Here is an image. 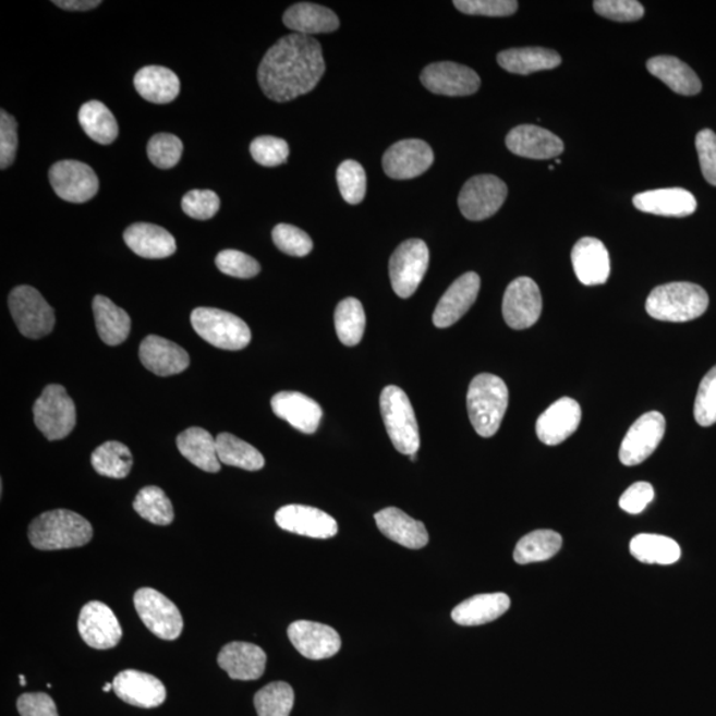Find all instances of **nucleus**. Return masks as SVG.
<instances>
[{"mask_svg": "<svg viewBox=\"0 0 716 716\" xmlns=\"http://www.w3.org/2000/svg\"><path fill=\"white\" fill-rule=\"evenodd\" d=\"M52 3L66 11H89L101 4L100 0H54Z\"/></svg>", "mask_w": 716, "mask_h": 716, "instance_id": "nucleus-59", "label": "nucleus"}, {"mask_svg": "<svg viewBox=\"0 0 716 716\" xmlns=\"http://www.w3.org/2000/svg\"><path fill=\"white\" fill-rule=\"evenodd\" d=\"M113 689V683H106L104 684L102 690L106 691V693H109L110 690Z\"/></svg>", "mask_w": 716, "mask_h": 716, "instance_id": "nucleus-60", "label": "nucleus"}, {"mask_svg": "<svg viewBox=\"0 0 716 716\" xmlns=\"http://www.w3.org/2000/svg\"><path fill=\"white\" fill-rule=\"evenodd\" d=\"M77 628L85 644L99 651L118 646L122 639L118 617L108 605L100 602L84 605L80 611Z\"/></svg>", "mask_w": 716, "mask_h": 716, "instance_id": "nucleus-17", "label": "nucleus"}, {"mask_svg": "<svg viewBox=\"0 0 716 716\" xmlns=\"http://www.w3.org/2000/svg\"><path fill=\"white\" fill-rule=\"evenodd\" d=\"M177 448L189 462L206 473H218L220 470L217 439L205 428L190 427L182 432L177 438Z\"/></svg>", "mask_w": 716, "mask_h": 716, "instance_id": "nucleus-34", "label": "nucleus"}, {"mask_svg": "<svg viewBox=\"0 0 716 716\" xmlns=\"http://www.w3.org/2000/svg\"><path fill=\"white\" fill-rule=\"evenodd\" d=\"M217 450L220 463L228 464V466L247 471H259L265 468V458L262 452L230 433L219 434Z\"/></svg>", "mask_w": 716, "mask_h": 716, "instance_id": "nucleus-41", "label": "nucleus"}, {"mask_svg": "<svg viewBox=\"0 0 716 716\" xmlns=\"http://www.w3.org/2000/svg\"><path fill=\"white\" fill-rule=\"evenodd\" d=\"M94 315L97 332L107 345L118 347L128 339L131 333L132 321L130 315L112 300L97 295L94 299Z\"/></svg>", "mask_w": 716, "mask_h": 716, "instance_id": "nucleus-37", "label": "nucleus"}, {"mask_svg": "<svg viewBox=\"0 0 716 716\" xmlns=\"http://www.w3.org/2000/svg\"><path fill=\"white\" fill-rule=\"evenodd\" d=\"M134 511L141 518L156 525H169L173 523L174 510L167 494L157 486H148L141 489L133 501Z\"/></svg>", "mask_w": 716, "mask_h": 716, "instance_id": "nucleus-44", "label": "nucleus"}, {"mask_svg": "<svg viewBox=\"0 0 716 716\" xmlns=\"http://www.w3.org/2000/svg\"><path fill=\"white\" fill-rule=\"evenodd\" d=\"M274 413L304 434L316 433L323 409L315 400L299 391H280L271 400Z\"/></svg>", "mask_w": 716, "mask_h": 716, "instance_id": "nucleus-27", "label": "nucleus"}, {"mask_svg": "<svg viewBox=\"0 0 716 716\" xmlns=\"http://www.w3.org/2000/svg\"><path fill=\"white\" fill-rule=\"evenodd\" d=\"M633 204L640 211L660 217H689L696 210V199L681 187L651 190L634 195Z\"/></svg>", "mask_w": 716, "mask_h": 716, "instance_id": "nucleus-28", "label": "nucleus"}, {"mask_svg": "<svg viewBox=\"0 0 716 716\" xmlns=\"http://www.w3.org/2000/svg\"><path fill=\"white\" fill-rule=\"evenodd\" d=\"M421 82L432 94L451 97L474 95L481 87V77L474 70L452 61L427 65Z\"/></svg>", "mask_w": 716, "mask_h": 716, "instance_id": "nucleus-15", "label": "nucleus"}, {"mask_svg": "<svg viewBox=\"0 0 716 716\" xmlns=\"http://www.w3.org/2000/svg\"><path fill=\"white\" fill-rule=\"evenodd\" d=\"M579 402L562 397L550 405L536 422L537 438L544 445L556 446L565 442L578 430L581 422Z\"/></svg>", "mask_w": 716, "mask_h": 716, "instance_id": "nucleus-22", "label": "nucleus"}, {"mask_svg": "<svg viewBox=\"0 0 716 716\" xmlns=\"http://www.w3.org/2000/svg\"><path fill=\"white\" fill-rule=\"evenodd\" d=\"M21 716H59L52 697L46 693H27L16 703Z\"/></svg>", "mask_w": 716, "mask_h": 716, "instance_id": "nucleus-58", "label": "nucleus"}, {"mask_svg": "<svg viewBox=\"0 0 716 716\" xmlns=\"http://www.w3.org/2000/svg\"><path fill=\"white\" fill-rule=\"evenodd\" d=\"M410 459H412V461H415V459H417V454L410 456Z\"/></svg>", "mask_w": 716, "mask_h": 716, "instance_id": "nucleus-62", "label": "nucleus"}, {"mask_svg": "<svg viewBox=\"0 0 716 716\" xmlns=\"http://www.w3.org/2000/svg\"><path fill=\"white\" fill-rule=\"evenodd\" d=\"M501 69L517 75L554 70L561 64L560 54L542 47L512 48L498 54Z\"/></svg>", "mask_w": 716, "mask_h": 716, "instance_id": "nucleus-36", "label": "nucleus"}, {"mask_svg": "<svg viewBox=\"0 0 716 716\" xmlns=\"http://www.w3.org/2000/svg\"><path fill=\"white\" fill-rule=\"evenodd\" d=\"M220 272L232 278L251 279L260 272V265L250 255L238 250H223L216 259Z\"/></svg>", "mask_w": 716, "mask_h": 716, "instance_id": "nucleus-51", "label": "nucleus"}, {"mask_svg": "<svg viewBox=\"0 0 716 716\" xmlns=\"http://www.w3.org/2000/svg\"><path fill=\"white\" fill-rule=\"evenodd\" d=\"M707 307V292L701 286L687 281L659 286L646 300L647 314L659 321L695 320L705 314Z\"/></svg>", "mask_w": 716, "mask_h": 716, "instance_id": "nucleus-4", "label": "nucleus"}, {"mask_svg": "<svg viewBox=\"0 0 716 716\" xmlns=\"http://www.w3.org/2000/svg\"><path fill=\"white\" fill-rule=\"evenodd\" d=\"M695 146L703 177L709 185L716 186V134L709 130L701 131L696 134Z\"/></svg>", "mask_w": 716, "mask_h": 716, "instance_id": "nucleus-56", "label": "nucleus"}, {"mask_svg": "<svg viewBox=\"0 0 716 716\" xmlns=\"http://www.w3.org/2000/svg\"><path fill=\"white\" fill-rule=\"evenodd\" d=\"M433 162L434 153L422 139L398 141L383 157L385 173L393 180L415 179L430 169Z\"/></svg>", "mask_w": 716, "mask_h": 716, "instance_id": "nucleus-16", "label": "nucleus"}, {"mask_svg": "<svg viewBox=\"0 0 716 716\" xmlns=\"http://www.w3.org/2000/svg\"><path fill=\"white\" fill-rule=\"evenodd\" d=\"M78 122L87 136L97 144H112L119 136L118 121L100 101L85 102L78 110Z\"/></svg>", "mask_w": 716, "mask_h": 716, "instance_id": "nucleus-39", "label": "nucleus"}, {"mask_svg": "<svg viewBox=\"0 0 716 716\" xmlns=\"http://www.w3.org/2000/svg\"><path fill=\"white\" fill-rule=\"evenodd\" d=\"M90 462L97 474L124 480L133 468V456L124 444L109 440L94 451Z\"/></svg>", "mask_w": 716, "mask_h": 716, "instance_id": "nucleus-42", "label": "nucleus"}, {"mask_svg": "<svg viewBox=\"0 0 716 716\" xmlns=\"http://www.w3.org/2000/svg\"><path fill=\"white\" fill-rule=\"evenodd\" d=\"M654 488L651 483L636 482L630 486L620 498V507L630 515H639L654 499Z\"/></svg>", "mask_w": 716, "mask_h": 716, "instance_id": "nucleus-57", "label": "nucleus"}, {"mask_svg": "<svg viewBox=\"0 0 716 716\" xmlns=\"http://www.w3.org/2000/svg\"><path fill=\"white\" fill-rule=\"evenodd\" d=\"M250 151L256 162L267 168L279 167L287 162L290 155L289 144L272 136L255 138L250 145Z\"/></svg>", "mask_w": 716, "mask_h": 716, "instance_id": "nucleus-50", "label": "nucleus"}, {"mask_svg": "<svg viewBox=\"0 0 716 716\" xmlns=\"http://www.w3.org/2000/svg\"><path fill=\"white\" fill-rule=\"evenodd\" d=\"M630 554L645 565L670 566L681 559V547L667 536L641 534L630 542Z\"/></svg>", "mask_w": 716, "mask_h": 716, "instance_id": "nucleus-38", "label": "nucleus"}, {"mask_svg": "<svg viewBox=\"0 0 716 716\" xmlns=\"http://www.w3.org/2000/svg\"><path fill=\"white\" fill-rule=\"evenodd\" d=\"M20 679H21L22 687H26V684H27L26 678H24V676H21Z\"/></svg>", "mask_w": 716, "mask_h": 716, "instance_id": "nucleus-61", "label": "nucleus"}, {"mask_svg": "<svg viewBox=\"0 0 716 716\" xmlns=\"http://www.w3.org/2000/svg\"><path fill=\"white\" fill-rule=\"evenodd\" d=\"M17 122L4 109L0 110V168L8 169L16 157Z\"/></svg>", "mask_w": 716, "mask_h": 716, "instance_id": "nucleus-55", "label": "nucleus"}, {"mask_svg": "<svg viewBox=\"0 0 716 716\" xmlns=\"http://www.w3.org/2000/svg\"><path fill=\"white\" fill-rule=\"evenodd\" d=\"M134 608L144 626L158 639L173 641L181 635L183 629L181 611L162 593L151 587H141L134 595Z\"/></svg>", "mask_w": 716, "mask_h": 716, "instance_id": "nucleus-10", "label": "nucleus"}, {"mask_svg": "<svg viewBox=\"0 0 716 716\" xmlns=\"http://www.w3.org/2000/svg\"><path fill=\"white\" fill-rule=\"evenodd\" d=\"M267 656L262 647L248 642H231L218 654L220 669L236 681H255L265 675Z\"/></svg>", "mask_w": 716, "mask_h": 716, "instance_id": "nucleus-25", "label": "nucleus"}, {"mask_svg": "<svg viewBox=\"0 0 716 716\" xmlns=\"http://www.w3.org/2000/svg\"><path fill=\"white\" fill-rule=\"evenodd\" d=\"M124 241L134 254L145 259H165L177 251V243L168 230L150 223H134L124 232Z\"/></svg>", "mask_w": 716, "mask_h": 716, "instance_id": "nucleus-30", "label": "nucleus"}, {"mask_svg": "<svg viewBox=\"0 0 716 716\" xmlns=\"http://www.w3.org/2000/svg\"><path fill=\"white\" fill-rule=\"evenodd\" d=\"M283 23L293 34L307 36L333 33L340 27L339 17L332 10L307 2L293 4L287 10Z\"/></svg>", "mask_w": 716, "mask_h": 716, "instance_id": "nucleus-32", "label": "nucleus"}, {"mask_svg": "<svg viewBox=\"0 0 716 716\" xmlns=\"http://www.w3.org/2000/svg\"><path fill=\"white\" fill-rule=\"evenodd\" d=\"M508 408V388L498 376H476L471 381L468 393V410L471 425L483 438L498 433Z\"/></svg>", "mask_w": 716, "mask_h": 716, "instance_id": "nucleus-3", "label": "nucleus"}, {"mask_svg": "<svg viewBox=\"0 0 716 716\" xmlns=\"http://www.w3.org/2000/svg\"><path fill=\"white\" fill-rule=\"evenodd\" d=\"M379 408L396 450L403 456L417 454L421 446L420 427L405 391L395 385L385 388L379 398Z\"/></svg>", "mask_w": 716, "mask_h": 716, "instance_id": "nucleus-5", "label": "nucleus"}, {"mask_svg": "<svg viewBox=\"0 0 716 716\" xmlns=\"http://www.w3.org/2000/svg\"><path fill=\"white\" fill-rule=\"evenodd\" d=\"M506 145L513 155L531 159H550L565 151V143L553 132L536 125H519L507 134Z\"/></svg>", "mask_w": 716, "mask_h": 716, "instance_id": "nucleus-23", "label": "nucleus"}, {"mask_svg": "<svg viewBox=\"0 0 716 716\" xmlns=\"http://www.w3.org/2000/svg\"><path fill=\"white\" fill-rule=\"evenodd\" d=\"M48 177L58 197L71 204H84L99 192V179L87 163L60 161L52 165Z\"/></svg>", "mask_w": 716, "mask_h": 716, "instance_id": "nucleus-12", "label": "nucleus"}, {"mask_svg": "<svg viewBox=\"0 0 716 716\" xmlns=\"http://www.w3.org/2000/svg\"><path fill=\"white\" fill-rule=\"evenodd\" d=\"M562 546V537L555 531L537 530L520 538L513 560L520 566L553 559Z\"/></svg>", "mask_w": 716, "mask_h": 716, "instance_id": "nucleus-40", "label": "nucleus"}, {"mask_svg": "<svg viewBox=\"0 0 716 716\" xmlns=\"http://www.w3.org/2000/svg\"><path fill=\"white\" fill-rule=\"evenodd\" d=\"M289 639L296 651L308 659H327L341 648V639L335 629L324 623L296 621L289 628Z\"/></svg>", "mask_w": 716, "mask_h": 716, "instance_id": "nucleus-19", "label": "nucleus"}, {"mask_svg": "<svg viewBox=\"0 0 716 716\" xmlns=\"http://www.w3.org/2000/svg\"><path fill=\"white\" fill-rule=\"evenodd\" d=\"M272 239L275 246H277L281 253L296 256V258H303V256L308 255L312 248H314V242H312L307 232H304L292 224H278L277 228L272 230Z\"/></svg>", "mask_w": 716, "mask_h": 716, "instance_id": "nucleus-48", "label": "nucleus"}, {"mask_svg": "<svg viewBox=\"0 0 716 716\" xmlns=\"http://www.w3.org/2000/svg\"><path fill=\"white\" fill-rule=\"evenodd\" d=\"M666 430V421L658 412H648L634 422L623 438L620 461L626 466L645 462L657 450Z\"/></svg>", "mask_w": 716, "mask_h": 716, "instance_id": "nucleus-13", "label": "nucleus"}, {"mask_svg": "<svg viewBox=\"0 0 716 716\" xmlns=\"http://www.w3.org/2000/svg\"><path fill=\"white\" fill-rule=\"evenodd\" d=\"M593 8L598 15L615 22H635L645 14L644 5L635 0H596Z\"/></svg>", "mask_w": 716, "mask_h": 716, "instance_id": "nucleus-53", "label": "nucleus"}, {"mask_svg": "<svg viewBox=\"0 0 716 716\" xmlns=\"http://www.w3.org/2000/svg\"><path fill=\"white\" fill-rule=\"evenodd\" d=\"M480 290V275L468 272L458 278L439 300L437 308L434 311V326L437 328L454 326L473 307Z\"/></svg>", "mask_w": 716, "mask_h": 716, "instance_id": "nucleus-21", "label": "nucleus"}, {"mask_svg": "<svg viewBox=\"0 0 716 716\" xmlns=\"http://www.w3.org/2000/svg\"><path fill=\"white\" fill-rule=\"evenodd\" d=\"M326 72L320 43L307 35L291 34L269 48L258 70L263 94L287 102L310 94Z\"/></svg>", "mask_w": 716, "mask_h": 716, "instance_id": "nucleus-1", "label": "nucleus"}, {"mask_svg": "<svg viewBox=\"0 0 716 716\" xmlns=\"http://www.w3.org/2000/svg\"><path fill=\"white\" fill-rule=\"evenodd\" d=\"M258 716H290L295 705V693L289 683L272 682L255 694Z\"/></svg>", "mask_w": 716, "mask_h": 716, "instance_id": "nucleus-45", "label": "nucleus"}, {"mask_svg": "<svg viewBox=\"0 0 716 716\" xmlns=\"http://www.w3.org/2000/svg\"><path fill=\"white\" fill-rule=\"evenodd\" d=\"M456 8L466 15L510 16L515 14V0H456Z\"/></svg>", "mask_w": 716, "mask_h": 716, "instance_id": "nucleus-54", "label": "nucleus"}, {"mask_svg": "<svg viewBox=\"0 0 716 716\" xmlns=\"http://www.w3.org/2000/svg\"><path fill=\"white\" fill-rule=\"evenodd\" d=\"M338 183L342 198L349 205H359L365 198L366 174L359 162L352 159L342 162L338 169Z\"/></svg>", "mask_w": 716, "mask_h": 716, "instance_id": "nucleus-46", "label": "nucleus"}, {"mask_svg": "<svg viewBox=\"0 0 716 716\" xmlns=\"http://www.w3.org/2000/svg\"><path fill=\"white\" fill-rule=\"evenodd\" d=\"M574 274L585 286L607 283L610 258L607 247L596 238H583L574 244L571 254Z\"/></svg>", "mask_w": 716, "mask_h": 716, "instance_id": "nucleus-26", "label": "nucleus"}, {"mask_svg": "<svg viewBox=\"0 0 716 716\" xmlns=\"http://www.w3.org/2000/svg\"><path fill=\"white\" fill-rule=\"evenodd\" d=\"M366 317L360 300L348 298L335 311V327L342 344L357 345L365 332Z\"/></svg>", "mask_w": 716, "mask_h": 716, "instance_id": "nucleus-43", "label": "nucleus"}, {"mask_svg": "<svg viewBox=\"0 0 716 716\" xmlns=\"http://www.w3.org/2000/svg\"><path fill=\"white\" fill-rule=\"evenodd\" d=\"M647 70L678 95L694 96L702 90L696 73L675 57H656L647 61Z\"/></svg>", "mask_w": 716, "mask_h": 716, "instance_id": "nucleus-35", "label": "nucleus"}, {"mask_svg": "<svg viewBox=\"0 0 716 716\" xmlns=\"http://www.w3.org/2000/svg\"><path fill=\"white\" fill-rule=\"evenodd\" d=\"M192 326L202 339L226 351H241L251 342V330L241 317L217 308L192 312Z\"/></svg>", "mask_w": 716, "mask_h": 716, "instance_id": "nucleus-6", "label": "nucleus"}, {"mask_svg": "<svg viewBox=\"0 0 716 716\" xmlns=\"http://www.w3.org/2000/svg\"><path fill=\"white\" fill-rule=\"evenodd\" d=\"M275 522L291 534L312 538H330L339 532L338 522L327 512L302 505L281 507L275 515Z\"/></svg>", "mask_w": 716, "mask_h": 716, "instance_id": "nucleus-18", "label": "nucleus"}, {"mask_svg": "<svg viewBox=\"0 0 716 716\" xmlns=\"http://www.w3.org/2000/svg\"><path fill=\"white\" fill-rule=\"evenodd\" d=\"M543 300L534 280L518 278L507 287L503 298V317L512 329H527L541 318Z\"/></svg>", "mask_w": 716, "mask_h": 716, "instance_id": "nucleus-14", "label": "nucleus"}, {"mask_svg": "<svg viewBox=\"0 0 716 716\" xmlns=\"http://www.w3.org/2000/svg\"><path fill=\"white\" fill-rule=\"evenodd\" d=\"M377 527L383 534L410 549H421L427 546L428 534L425 524L406 515L400 508H384L375 515Z\"/></svg>", "mask_w": 716, "mask_h": 716, "instance_id": "nucleus-29", "label": "nucleus"}, {"mask_svg": "<svg viewBox=\"0 0 716 716\" xmlns=\"http://www.w3.org/2000/svg\"><path fill=\"white\" fill-rule=\"evenodd\" d=\"M508 194L507 185L492 174L475 175L459 193L458 206L469 220L492 218L503 206Z\"/></svg>", "mask_w": 716, "mask_h": 716, "instance_id": "nucleus-11", "label": "nucleus"}, {"mask_svg": "<svg viewBox=\"0 0 716 716\" xmlns=\"http://www.w3.org/2000/svg\"><path fill=\"white\" fill-rule=\"evenodd\" d=\"M134 87L146 101L169 104L179 97L181 83L173 71L165 66L149 65L136 73Z\"/></svg>", "mask_w": 716, "mask_h": 716, "instance_id": "nucleus-33", "label": "nucleus"}, {"mask_svg": "<svg viewBox=\"0 0 716 716\" xmlns=\"http://www.w3.org/2000/svg\"><path fill=\"white\" fill-rule=\"evenodd\" d=\"M36 427L47 439L69 437L76 426V406L61 385H48L34 405Z\"/></svg>", "mask_w": 716, "mask_h": 716, "instance_id": "nucleus-7", "label": "nucleus"}, {"mask_svg": "<svg viewBox=\"0 0 716 716\" xmlns=\"http://www.w3.org/2000/svg\"><path fill=\"white\" fill-rule=\"evenodd\" d=\"M694 417L703 427L716 424V365L703 377L695 398Z\"/></svg>", "mask_w": 716, "mask_h": 716, "instance_id": "nucleus-49", "label": "nucleus"}, {"mask_svg": "<svg viewBox=\"0 0 716 716\" xmlns=\"http://www.w3.org/2000/svg\"><path fill=\"white\" fill-rule=\"evenodd\" d=\"M113 691L121 701L141 708L161 706L167 689L155 676L138 670H124L113 679Z\"/></svg>", "mask_w": 716, "mask_h": 716, "instance_id": "nucleus-20", "label": "nucleus"}, {"mask_svg": "<svg viewBox=\"0 0 716 716\" xmlns=\"http://www.w3.org/2000/svg\"><path fill=\"white\" fill-rule=\"evenodd\" d=\"M430 254L421 239H409L397 247L389 262L391 287L398 296L408 299L417 291L428 268Z\"/></svg>", "mask_w": 716, "mask_h": 716, "instance_id": "nucleus-9", "label": "nucleus"}, {"mask_svg": "<svg viewBox=\"0 0 716 716\" xmlns=\"http://www.w3.org/2000/svg\"><path fill=\"white\" fill-rule=\"evenodd\" d=\"M139 360L146 369L159 377L180 375L190 364L185 349L156 335L141 342Z\"/></svg>", "mask_w": 716, "mask_h": 716, "instance_id": "nucleus-24", "label": "nucleus"}, {"mask_svg": "<svg viewBox=\"0 0 716 716\" xmlns=\"http://www.w3.org/2000/svg\"><path fill=\"white\" fill-rule=\"evenodd\" d=\"M511 607V599L506 593H486L466 599L451 611V618L458 626L477 627L498 620Z\"/></svg>", "mask_w": 716, "mask_h": 716, "instance_id": "nucleus-31", "label": "nucleus"}, {"mask_svg": "<svg viewBox=\"0 0 716 716\" xmlns=\"http://www.w3.org/2000/svg\"><path fill=\"white\" fill-rule=\"evenodd\" d=\"M220 201L213 190H192L182 198V210L190 218L211 219L219 211Z\"/></svg>", "mask_w": 716, "mask_h": 716, "instance_id": "nucleus-52", "label": "nucleus"}, {"mask_svg": "<svg viewBox=\"0 0 716 716\" xmlns=\"http://www.w3.org/2000/svg\"><path fill=\"white\" fill-rule=\"evenodd\" d=\"M94 536L87 519L70 510L41 513L29 524L31 544L40 550H58L83 547Z\"/></svg>", "mask_w": 716, "mask_h": 716, "instance_id": "nucleus-2", "label": "nucleus"}, {"mask_svg": "<svg viewBox=\"0 0 716 716\" xmlns=\"http://www.w3.org/2000/svg\"><path fill=\"white\" fill-rule=\"evenodd\" d=\"M9 307L17 329L26 338L41 339L52 332L57 321L54 311L33 287L20 286L12 290Z\"/></svg>", "mask_w": 716, "mask_h": 716, "instance_id": "nucleus-8", "label": "nucleus"}, {"mask_svg": "<svg viewBox=\"0 0 716 716\" xmlns=\"http://www.w3.org/2000/svg\"><path fill=\"white\" fill-rule=\"evenodd\" d=\"M183 151L182 141L169 133H158L148 144L150 162L159 169H171L180 162Z\"/></svg>", "mask_w": 716, "mask_h": 716, "instance_id": "nucleus-47", "label": "nucleus"}]
</instances>
